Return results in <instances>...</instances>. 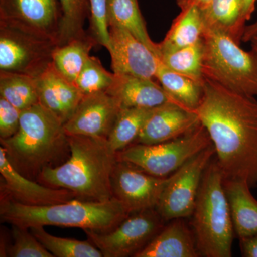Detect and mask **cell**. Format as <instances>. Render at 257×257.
Listing matches in <instances>:
<instances>
[{
    "mask_svg": "<svg viewBox=\"0 0 257 257\" xmlns=\"http://www.w3.org/2000/svg\"><path fill=\"white\" fill-rule=\"evenodd\" d=\"M215 155L213 145L171 175L156 210L165 221L192 216L204 172Z\"/></svg>",
    "mask_w": 257,
    "mask_h": 257,
    "instance_id": "obj_10",
    "label": "cell"
},
{
    "mask_svg": "<svg viewBox=\"0 0 257 257\" xmlns=\"http://www.w3.org/2000/svg\"><path fill=\"white\" fill-rule=\"evenodd\" d=\"M114 75V82L106 92L114 96L121 108L153 109L173 101L153 79Z\"/></svg>",
    "mask_w": 257,
    "mask_h": 257,
    "instance_id": "obj_18",
    "label": "cell"
},
{
    "mask_svg": "<svg viewBox=\"0 0 257 257\" xmlns=\"http://www.w3.org/2000/svg\"><path fill=\"white\" fill-rule=\"evenodd\" d=\"M203 74L226 89L251 97L257 96V55L246 52L224 32L206 27Z\"/></svg>",
    "mask_w": 257,
    "mask_h": 257,
    "instance_id": "obj_6",
    "label": "cell"
},
{
    "mask_svg": "<svg viewBox=\"0 0 257 257\" xmlns=\"http://www.w3.org/2000/svg\"><path fill=\"white\" fill-rule=\"evenodd\" d=\"M202 10L192 6L181 10L163 41L158 44L159 55L190 46L200 41L205 30ZM158 55V57H159Z\"/></svg>",
    "mask_w": 257,
    "mask_h": 257,
    "instance_id": "obj_21",
    "label": "cell"
},
{
    "mask_svg": "<svg viewBox=\"0 0 257 257\" xmlns=\"http://www.w3.org/2000/svg\"><path fill=\"white\" fill-rule=\"evenodd\" d=\"M201 10L206 27L224 32L240 45L247 22L241 0H211Z\"/></svg>",
    "mask_w": 257,
    "mask_h": 257,
    "instance_id": "obj_22",
    "label": "cell"
},
{
    "mask_svg": "<svg viewBox=\"0 0 257 257\" xmlns=\"http://www.w3.org/2000/svg\"><path fill=\"white\" fill-rule=\"evenodd\" d=\"M156 209L133 213L107 232L85 231L88 240L104 257L135 256L165 226Z\"/></svg>",
    "mask_w": 257,
    "mask_h": 257,
    "instance_id": "obj_9",
    "label": "cell"
},
{
    "mask_svg": "<svg viewBox=\"0 0 257 257\" xmlns=\"http://www.w3.org/2000/svg\"><path fill=\"white\" fill-rule=\"evenodd\" d=\"M241 253L244 257H257V233L240 238Z\"/></svg>",
    "mask_w": 257,
    "mask_h": 257,
    "instance_id": "obj_35",
    "label": "cell"
},
{
    "mask_svg": "<svg viewBox=\"0 0 257 257\" xmlns=\"http://www.w3.org/2000/svg\"><path fill=\"white\" fill-rule=\"evenodd\" d=\"M211 145L210 137L200 123L175 140L154 145L133 144L117 152V160L155 177H167Z\"/></svg>",
    "mask_w": 257,
    "mask_h": 257,
    "instance_id": "obj_7",
    "label": "cell"
},
{
    "mask_svg": "<svg viewBox=\"0 0 257 257\" xmlns=\"http://www.w3.org/2000/svg\"><path fill=\"white\" fill-rule=\"evenodd\" d=\"M121 106L106 92L83 96L73 115L64 124L68 135L107 139Z\"/></svg>",
    "mask_w": 257,
    "mask_h": 257,
    "instance_id": "obj_14",
    "label": "cell"
},
{
    "mask_svg": "<svg viewBox=\"0 0 257 257\" xmlns=\"http://www.w3.org/2000/svg\"><path fill=\"white\" fill-rule=\"evenodd\" d=\"M70 157L62 165L44 168L42 184L74 192L77 199L106 202L113 197L111 175L117 162L107 139L68 135Z\"/></svg>",
    "mask_w": 257,
    "mask_h": 257,
    "instance_id": "obj_2",
    "label": "cell"
},
{
    "mask_svg": "<svg viewBox=\"0 0 257 257\" xmlns=\"http://www.w3.org/2000/svg\"><path fill=\"white\" fill-rule=\"evenodd\" d=\"M204 42L200 40L190 46L172 52H162L158 58L167 68L192 79L199 84L204 83L203 57Z\"/></svg>",
    "mask_w": 257,
    "mask_h": 257,
    "instance_id": "obj_27",
    "label": "cell"
},
{
    "mask_svg": "<svg viewBox=\"0 0 257 257\" xmlns=\"http://www.w3.org/2000/svg\"><path fill=\"white\" fill-rule=\"evenodd\" d=\"M235 234L239 239L257 233V199L241 179H224Z\"/></svg>",
    "mask_w": 257,
    "mask_h": 257,
    "instance_id": "obj_20",
    "label": "cell"
},
{
    "mask_svg": "<svg viewBox=\"0 0 257 257\" xmlns=\"http://www.w3.org/2000/svg\"><path fill=\"white\" fill-rule=\"evenodd\" d=\"M39 103L63 122L73 115L83 97L75 84L64 78L53 63L35 78Z\"/></svg>",
    "mask_w": 257,
    "mask_h": 257,
    "instance_id": "obj_17",
    "label": "cell"
},
{
    "mask_svg": "<svg viewBox=\"0 0 257 257\" xmlns=\"http://www.w3.org/2000/svg\"><path fill=\"white\" fill-rule=\"evenodd\" d=\"M92 36L96 43L109 47V31L107 23L106 0H88Z\"/></svg>",
    "mask_w": 257,
    "mask_h": 257,
    "instance_id": "obj_33",
    "label": "cell"
},
{
    "mask_svg": "<svg viewBox=\"0 0 257 257\" xmlns=\"http://www.w3.org/2000/svg\"><path fill=\"white\" fill-rule=\"evenodd\" d=\"M61 19L58 0H0V23L29 30L57 45Z\"/></svg>",
    "mask_w": 257,
    "mask_h": 257,
    "instance_id": "obj_12",
    "label": "cell"
},
{
    "mask_svg": "<svg viewBox=\"0 0 257 257\" xmlns=\"http://www.w3.org/2000/svg\"><path fill=\"white\" fill-rule=\"evenodd\" d=\"M250 42H251V47H252V50H253L257 55V36L253 37Z\"/></svg>",
    "mask_w": 257,
    "mask_h": 257,
    "instance_id": "obj_39",
    "label": "cell"
},
{
    "mask_svg": "<svg viewBox=\"0 0 257 257\" xmlns=\"http://www.w3.org/2000/svg\"><path fill=\"white\" fill-rule=\"evenodd\" d=\"M200 256L195 236L183 218L171 220L135 257Z\"/></svg>",
    "mask_w": 257,
    "mask_h": 257,
    "instance_id": "obj_19",
    "label": "cell"
},
{
    "mask_svg": "<svg viewBox=\"0 0 257 257\" xmlns=\"http://www.w3.org/2000/svg\"><path fill=\"white\" fill-rule=\"evenodd\" d=\"M153 109L121 108L107 140L111 148L119 152L135 143Z\"/></svg>",
    "mask_w": 257,
    "mask_h": 257,
    "instance_id": "obj_26",
    "label": "cell"
},
{
    "mask_svg": "<svg viewBox=\"0 0 257 257\" xmlns=\"http://www.w3.org/2000/svg\"><path fill=\"white\" fill-rule=\"evenodd\" d=\"M0 97L20 111L39 103L36 79L25 74L0 71Z\"/></svg>",
    "mask_w": 257,
    "mask_h": 257,
    "instance_id": "obj_28",
    "label": "cell"
},
{
    "mask_svg": "<svg viewBox=\"0 0 257 257\" xmlns=\"http://www.w3.org/2000/svg\"><path fill=\"white\" fill-rule=\"evenodd\" d=\"M130 215L115 197L106 202L74 199L52 205L29 206L1 196L0 204L2 220L28 229L55 226L107 232Z\"/></svg>",
    "mask_w": 257,
    "mask_h": 257,
    "instance_id": "obj_3",
    "label": "cell"
},
{
    "mask_svg": "<svg viewBox=\"0 0 257 257\" xmlns=\"http://www.w3.org/2000/svg\"><path fill=\"white\" fill-rule=\"evenodd\" d=\"M22 111L0 97V140L13 137L20 127Z\"/></svg>",
    "mask_w": 257,
    "mask_h": 257,
    "instance_id": "obj_34",
    "label": "cell"
},
{
    "mask_svg": "<svg viewBox=\"0 0 257 257\" xmlns=\"http://www.w3.org/2000/svg\"><path fill=\"white\" fill-rule=\"evenodd\" d=\"M155 78L172 100L192 111L199 106L203 96L202 84L171 70L161 62Z\"/></svg>",
    "mask_w": 257,
    "mask_h": 257,
    "instance_id": "obj_25",
    "label": "cell"
},
{
    "mask_svg": "<svg viewBox=\"0 0 257 257\" xmlns=\"http://www.w3.org/2000/svg\"><path fill=\"white\" fill-rule=\"evenodd\" d=\"M191 216L200 256H232L234 225L225 192L224 175L214 157L203 175Z\"/></svg>",
    "mask_w": 257,
    "mask_h": 257,
    "instance_id": "obj_5",
    "label": "cell"
},
{
    "mask_svg": "<svg viewBox=\"0 0 257 257\" xmlns=\"http://www.w3.org/2000/svg\"><path fill=\"white\" fill-rule=\"evenodd\" d=\"M211 0H177V5L181 10L186 9L189 7H197L200 10H204L210 4Z\"/></svg>",
    "mask_w": 257,
    "mask_h": 257,
    "instance_id": "obj_36",
    "label": "cell"
},
{
    "mask_svg": "<svg viewBox=\"0 0 257 257\" xmlns=\"http://www.w3.org/2000/svg\"><path fill=\"white\" fill-rule=\"evenodd\" d=\"M61 19L58 46L87 35L84 30L86 19L89 15L88 0H58Z\"/></svg>",
    "mask_w": 257,
    "mask_h": 257,
    "instance_id": "obj_30",
    "label": "cell"
},
{
    "mask_svg": "<svg viewBox=\"0 0 257 257\" xmlns=\"http://www.w3.org/2000/svg\"><path fill=\"white\" fill-rule=\"evenodd\" d=\"M257 36V21L251 25H248L245 28L242 37V41L248 42L251 41L253 37Z\"/></svg>",
    "mask_w": 257,
    "mask_h": 257,
    "instance_id": "obj_38",
    "label": "cell"
},
{
    "mask_svg": "<svg viewBox=\"0 0 257 257\" xmlns=\"http://www.w3.org/2000/svg\"><path fill=\"white\" fill-rule=\"evenodd\" d=\"M0 174L3 179L1 196L29 206H46L77 199L74 192L53 188L34 182L22 175L12 165L3 147H0Z\"/></svg>",
    "mask_w": 257,
    "mask_h": 257,
    "instance_id": "obj_15",
    "label": "cell"
},
{
    "mask_svg": "<svg viewBox=\"0 0 257 257\" xmlns=\"http://www.w3.org/2000/svg\"><path fill=\"white\" fill-rule=\"evenodd\" d=\"M57 42L25 30L0 23V71L36 78L52 63Z\"/></svg>",
    "mask_w": 257,
    "mask_h": 257,
    "instance_id": "obj_8",
    "label": "cell"
},
{
    "mask_svg": "<svg viewBox=\"0 0 257 257\" xmlns=\"http://www.w3.org/2000/svg\"><path fill=\"white\" fill-rule=\"evenodd\" d=\"M12 236L13 243L4 253L7 256L54 257L28 228L12 225Z\"/></svg>",
    "mask_w": 257,
    "mask_h": 257,
    "instance_id": "obj_32",
    "label": "cell"
},
{
    "mask_svg": "<svg viewBox=\"0 0 257 257\" xmlns=\"http://www.w3.org/2000/svg\"><path fill=\"white\" fill-rule=\"evenodd\" d=\"M200 124L194 111L170 101L154 108L134 144L154 145L189 133Z\"/></svg>",
    "mask_w": 257,
    "mask_h": 257,
    "instance_id": "obj_16",
    "label": "cell"
},
{
    "mask_svg": "<svg viewBox=\"0 0 257 257\" xmlns=\"http://www.w3.org/2000/svg\"><path fill=\"white\" fill-rule=\"evenodd\" d=\"M38 241L56 257H103L100 250L89 240L58 237L47 233L44 226H33L29 229Z\"/></svg>",
    "mask_w": 257,
    "mask_h": 257,
    "instance_id": "obj_29",
    "label": "cell"
},
{
    "mask_svg": "<svg viewBox=\"0 0 257 257\" xmlns=\"http://www.w3.org/2000/svg\"><path fill=\"white\" fill-rule=\"evenodd\" d=\"M111 69L118 75L155 78L158 57L143 42L121 27L109 26Z\"/></svg>",
    "mask_w": 257,
    "mask_h": 257,
    "instance_id": "obj_13",
    "label": "cell"
},
{
    "mask_svg": "<svg viewBox=\"0 0 257 257\" xmlns=\"http://www.w3.org/2000/svg\"><path fill=\"white\" fill-rule=\"evenodd\" d=\"M108 26L121 27L143 42L158 57L159 45L149 35L138 0H106Z\"/></svg>",
    "mask_w": 257,
    "mask_h": 257,
    "instance_id": "obj_23",
    "label": "cell"
},
{
    "mask_svg": "<svg viewBox=\"0 0 257 257\" xmlns=\"http://www.w3.org/2000/svg\"><path fill=\"white\" fill-rule=\"evenodd\" d=\"M0 142L12 165L29 179L69 151L63 122L40 103L22 111L18 131Z\"/></svg>",
    "mask_w": 257,
    "mask_h": 257,
    "instance_id": "obj_4",
    "label": "cell"
},
{
    "mask_svg": "<svg viewBox=\"0 0 257 257\" xmlns=\"http://www.w3.org/2000/svg\"><path fill=\"white\" fill-rule=\"evenodd\" d=\"M241 2H242L243 15L246 21H248L254 11L256 0H241Z\"/></svg>",
    "mask_w": 257,
    "mask_h": 257,
    "instance_id": "obj_37",
    "label": "cell"
},
{
    "mask_svg": "<svg viewBox=\"0 0 257 257\" xmlns=\"http://www.w3.org/2000/svg\"><path fill=\"white\" fill-rule=\"evenodd\" d=\"M114 74L106 70L95 57L88 59L75 82L83 95L106 92L114 80Z\"/></svg>",
    "mask_w": 257,
    "mask_h": 257,
    "instance_id": "obj_31",
    "label": "cell"
},
{
    "mask_svg": "<svg viewBox=\"0 0 257 257\" xmlns=\"http://www.w3.org/2000/svg\"><path fill=\"white\" fill-rule=\"evenodd\" d=\"M96 44L92 35H86L71 40L55 49L52 63L64 78L74 84Z\"/></svg>",
    "mask_w": 257,
    "mask_h": 257,
    "instance_id": "obj_24",
    "label": "cell"
},
{
    "mask_svg": "<svg viewBox=\"0 0 257 257\" xmlns=\"http://www.w3.org/2000/svg\"><path fill=\"white\" fill-rule=\"evenodd\" d=\"M170 178L171 175L155 177L128 162L117 160L111 175L113 197L130 214L156 209Z\"/></svg>",
    "mask_w": 257,
    "mask_h": 257,
    "instance_id": "obj_11",
    "label": "cell"
},
{
    "mask_svg": "<svg viewBox=\"0 0 257 257\" xmlns=\"http://www.w3.org/2000/svg\"><path fill=\"white\" fill-rule=\"evenodd\" d=\"M215 149L224 179L257 185V101L204 77L203 96L194 110Z\"/></svg>",
    "mask_w": 257,
    "mask_h": 257,
    "instance_id": "obj_1",
    "label": "cell"
}]
</instances>
